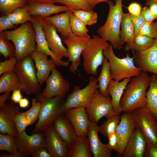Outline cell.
I'll list each match as a JSON object with an SVG mask.
<instances>
[{
  "instance_id": "7402d4cb",
  "label": "cell",
  "mask_w": 157,
  "mask_h": 157,
  "mask_svg": "<svg viewBox=\"0 0 157 157\" xmlns=\"http://www.w3.org/2000/svg\"><path fill=\"white\" fill-rule=\"evenodd\" d=\"M99 126L92 122L90 125L87 134L91 152L94 157H111L113 150L108 145L102 143L98 135Z\"/></svg>"
},
{
  "instance_id": "60d3db41",
  "label": "cell",
  "mask_w": 157,
  "mask_h": 157,
  "mask_svg": "<svg viewBox=\"0 0 157 157\" xmlns=\"http://www.w3.org/2000/svg\"><path fill=\"white\" fill-rule=\"evenodd\" d=\"M73 14L86 25H91L97 22V13L92 10L80 9L72 11Z\"/></svg>"
},
{
  "instance_id": "52a82bcc",
  "label": "cell",
  "mask_w": 157,
  "mask_h": 157,
  "mask_svg": "<svg viewBox=\"0 0 157 157\" xmlns=\"http://www.w3.org/2000/svg\"><path fill=\"white\" fill-rule=\"evenodd\" d=\"M16 73L22 85L21 91L28 95H37L42 90L38 82L31 55L17 61L15 66Z\"/></svg>"
},
{
  "instance_id": "7c38bea8",
  "label": "cell",
  "mask_w": 157,
  "mask_h": 157,
  "mask_svg": "<svg viewBox=\"0 0 157 157\" xmlns=\"http://www.w3.org/2000/svg\"><path fill=\"white\" fill-rule=\"evenodd\" d=\"M92 38L77 36L73 33L67 38L63 39L67 46L68 62H71L69 71L75 74L80 64L81 56Z\"/></svg>"
},
{
  "instance_id": "ffe728a7",
  "label": "cell",
  "mask_w": 157,
  "mask_h": 157,
  "mask_svg": "<svg viewBox=\"0 0 157 157\" xmlns=\"http://www.w3.org/2000/svg\"><path fill=\"white\" fill-rule=\"evenodd\" d=\"M34 20L32 22L36 33V50L50 56L56 65L67 67L69 65L68 62L64 61L57 57L49 48L43 30L41 18L38 16H33Z\"/></svg>"
},
{
  "instance_id": "ac0fdd59",
  "label": "cell",
  "mask_w": 157,
  "mask_h": 157,
  "mask_svg": "<svg viewBox=\"0 0 157 157\" xmlns=\"http://www.w3.org/2000/svg\"><path fill=\"white\" fill-rule=\"evenodd\" d=\"M46 148L52 157H67L69 147L52 125L44 131Z\"/></svg>"
},
{
  "instance_id": "f5cc1de1",
  "label": "cell",
  "mask_w": 157,
  "mask_h": 157,
  "mask_svg": "<svg viewBox=\"0 0 157 157\" xmlns=\"http://www.w3.org/2000/svg\"><path fill=\"white\" fill-rule=\"evenodd\" d=\"M33 157H52L47 149L42 147L35 151L32 155Z\"/></svg>"
},
{
  "instance_id": "db71d44e",
  "label": "cell",
  "mask_w": 157,
  "mask_h": 157,
  "mask_svg": "<svg viewBox=\"0 0 157 157\" xmlns=\"http://www.w3.org/2000/svg\"><path fill=\"white\" fill-rule=\"evenodd\" d=\"M146 5L157 19V0H147Z\"/></svg>"
},
{
  "instance_id": "836d02e7",
  "label": "cell",
  "mask_w": 157,
  "mask_h": 157,
  "mask_svg": "<svg viewBox=\"0 0 157 157\" xmlns=\"http://www.w3.org/2000/svg\"><path fill=\"white\" fill-rule=\"evenodd\" d=\"M120 120V116L118 113L107 118L104 122L99 126V132L107 137L110 135L116 132Z\"/></svg>"
},
{
  "instance_id": "e0dca14e",
  "label": "cell",
  "mask_w": 157,
  "mask_h": 157,
  "mask_svg": "<svg viewBox=\"0 0 157 157\" xmlns=\"http://www.w3.org/2000/svg\"><path fill=\"white\" fill-rule=\"evenodd\" d=\"M135 128L132 112H124L120 116L115 132L118 141L117 152L119 156L123 152Z\"/></svg>"
},
{
  "instance_id": "f6af8a7d",
  "label": "cell",
  "mask_w": 157,
  "mask_h": 157,
  "mask_svg": "<svg viewBox=\"0 0 157 157\" xmlns=\"http://www.w3.org/2000/svg\"><path fill=\"white\" fill-rule=\"evenodd\" d=\"M15 123L18 133L24 131L28 126L24 116V112H19L16 115Z\"/></svg>"
},
{
  "instance_id": "603a6c76",
  "label": "cell",
  "mask_w": 157,
  "mask_h": 157,
  "mask_svg": "<svg viewBox=\"0 0 157 157\" xmlns=\"http://www.w3.org/2000/svg\"><path fill=\"white\" fill-rule=\"evenodd\" d=\"M31 55L35 63L38 82L41 86L46 81L50 72L56 65L51 58L48 59L47 54L36 49Z\"/></svg>"
},
{
  "instance_id": "d4e9b609",
  "label": "cell",
  "mask_w": 157,
  "mask_h": 157,
  "mask_svg": "<svg viewBox=\"0 0 157 157\" xmlns=\"http://www.w3.org/2000/svg\"><path fill=\"white\" fill-rule=\"evenodd\" d=\"M28 4L31 15L43 18L70 10L69 8L65 5L58 6L55 5L54 3H40L33 0L29 1Z\"/></svg>"
},
{
  "instance_id": "d590c367",
  "label": "cell",
  "mask_w": 157,
  "mask_h": 157,
  "mask_svg": "<svg viewBox=\"0 0 157 157\" xmlns=\"http://www.w3.org/2000/svg\"><path fill=\"white\" fill-rule=\"evenodd\" d=\"M28 3L27 0H0V11L7 15L16 9L25 6Z\"/></svg>"
},
{
  "instance_id": "7dc6e473",
  "label": "cell",
  "mask_w": 157,
  "mask_h": 157,
  "mask_svg": "<svg viewBox=\"0 0 157 157\" xmlns=\"http://www.w3.org/2000/svg\"><path fill=\"white\" fill-rule=\"evenodd\" d=\"M15 25L13 24L7 15L2 16L0 17V32H3L8 29H15Z\"/></svg>"
},
{
  "instance_id": "6f0895ef",
  "label": "cell",
  "mask_w": 157,
  "mask_h": 157,
  "mask_svg": "<svg viewBox=\"0 0 157 157\" xmlns=\"http://www.w3.org/2000/svg\"><path fill=\"white\" fill-rule=\"evenodd\" d=\"M26 156L19 151L17 153L13 154H7L4 152L1 153L0 154L1 157H25Z\"/></svg>"
},
{
  "instance_id": "6da1fadb",
  "label": "cell",
  "mask_w": 157,
  "mask_h": 157,
  "mask_svg": "<svg viewBox=\"0 0 157 157\" xmlns=\"http://www.w3.org/2000/svg\"><path fill=\"white\" fill-rule=\"evenodd\" d=\"M149 78L147 73L142 72L130 79L121 99L122 112H132L136 109L146 106V94Z\"/></svg>"
},
{
  "instance_id": "bcb514c9",
  "label": "cell",
  "mask_w": 157,
  "mask_h": 157,
  "mask_svg": "<svg viewBox=\"0 0 157 157\" xmlns=\"http://www.w3.org/2000/svg\"><path fill=\"white\" fill-rule=\"evenodd\" d=\"M129 14L134 27L136 35L139 33L140 29L146 22L141 13L138 15H132Z\"/></svg>"
},
{
  "instance_id": "5b68a950",
  "label": "cell",
  "mask_w": 157,
  "mask_h": 157,
  "mask_svg": "<svg viewBox=\"0 0 157 157\" xmlns=\"http://www.w3.org/2000/svg\"><path fill=\"white\" fill-rule=\"evenodd\" d=\"M109 44L99 35L93 36L81 55L83 69L88 74L94 76L97 75L98 68L102 65L105 58L104 50Z\"/></svg>"
},
{
  "instance_id": "f1b7e54d",
  "label": "cell",
  "mask_w": 157,
  "mask_h": 157,
  "mask_svg": "<svg viewBox=\"0 0 157 157\" xmlns=\"http://www.w3.org/2000/svg\"><path fill=\"white\" fill-rule=\"evenodd\" d=\"M91 152L87 136H77L70 148L67 157H91Z\"/></svg>"
},
{
  "instance_id": "5bb4252c",
  "label": "cell",
  "mask_w": 157,
  "mask_h": 157,
  "mask_svg": "<svg viewBox=\"0 0 157 157\" xmlns=\"http://www.w3.org/2000/svg\"><path fill=\"white\" fill-rule=\"evenodd\" d=\"M134 61L142 72L151 73L157 76V38L146 50L134 53Z\"/></svg>"
},
{
  "instance_id": "f907efd6",
  "label": "cell",
  "mask_w": 157,
  "mask_h": 157,
  "mask_svg": "<svg viewBox=\"0 0 157 157\" xmlns=\"http://www.w3.org/2000/svg\"><path fill=\"white\" fill-rule=\"evenodd\" d=\"M141 14L146 22H152L154 20L156 19L155 16L147 6L142 8Z\"/></svg>"
},
{
  "instance_id": "7bdbcfd3",
  "label": "cell",
  "mask_w": 157,
  "mask_h": 157,
  "mask_svg": "<svg viewBox=\"0 0 157 157\" xmlns=\"http://www.w3.org/2000/svg\"><path fill=\"white\" fill-rule=\"evenodd\" d=\"M139 33L152 39H157V25L155 22H146L140 29Z\"/></svg>"
},
{
  "instance_id": "83f0119b",
  "label": "cell",
  "mask_w": 157,
  "mask_h": 157,
  "mask_svg": "<svg viewBox=\"0 0 157 157\" xmlns=\"http://www.w3.org/2000/svg\"><path fill=\"white\" fill-rule=\"evenodd\" d=\"M121 27L120 33L121 40L124 43H126L125 50L130 51L133 45L135 35L134 27L129 13H123Z\"/></svg>"
},
{
  "instance_id": "7a4b0ae2",
  "label": "cell",
  "mask_w": 157,
  "mask_h": 157,
  "mask_svg": "<svg viewBox=\"0 0 157 157\" xmlns=\"http://www.w3.org/2000/svg\"><path fill=\"white\" fill-rule=\"evenodd\" d=\"M123 0H115L114 4L111 1L108 3L109 11L104 24L98 29L99 35L106 41H109L113 48L121 49L124 43L120 39V33L123 12L122 9Z\"/></svg>"
},
{
  "instance_id": "4316f807",
  "label": "cell",
  "mask_w": 157,
  "mask_h": 157,
  "mask_svg": "<svg viewBox=\"0 0 157 157\" xmlns=\"http://www.w3.org/2000/svg\"><path fill=\"white\" fill-rule=\"evenodd\" d=\"M130 79L125 78L120 82L112 79L108 87L107 91L111 97L113 109L117 113L120 114L122 112L120 105L121 99Z\"/></svg>"
},
{
  "instance_id": "3957f363",
  "label": "cell",
  "mask_w": 157,
  "mask_h": 157,
  "mask_svg": "<svg viewBox=\"0 0 157 157\" xmlns=\"http://www.w3.org/2000/svg\"><path fill=\"white\" fill-rule=\"evenodd\" d=\"M3 32L14 44L15 48V57L17 61L31 55L36 50V33L31 22H27L17 28Z\"/></svg>"
},
{
  "instance_id": "1f68e13d",
  "label": "cell",
  "mask_w": 157,
  "mask_h": 157,
  "mask_svg": "<svg viewBox=\"0 0 157 157\" xmlns=\"http://www.w3.org/2000/svg\"><path fill=\"white\" fill-rule=\"evenodd\" d=\"M100 75L98 78L99 91L102 95L109 97L107 91L108 85L112 79L110 66L108 60L105 58Z\"/></svg>"
},
{
  "instance_id": "74e56055",
  "label": "cell",
  "mask_w": 157,
  "mask_h": 157,
  "mask_svg": "<svg viewBox=\"0 0 157 157\" xmlns=\"http://www.w3.org/2000/svg\"><path fill=\"white\" fill-rule=\"evenodd\" d=\"M155 40L139 33L135 36L134 44L131 51L140 52L145 50L152 46Z\"/></svg>"
},
{
  "instance_id": "ba28073f",
  "label": "cell",
  "mask_w": 157,
  "mask_h": 157,
  "mask_svg": "<svg viewBox=\"0 0 157 157\" xmlns=\"http://www.w3.org/2000/svg\"><path fill=\"white\" fill-rule=\"evenodd\" d=\"M98 89L97 78L90 76L88 83L85 87L81 89L78 86H76L72 92L67 96L63 105L64 112L74 108H85L90 103L95 92Z\"/></svg>"
},
{
  "instance_id": "e575fe53",
  "label": "cell",
  "mask_w": 157,
  "mask_h": 157,
  "mask_svg": "<svg viewBox=\"0 0 157 157\" xmlns=\"http://www.w3.org/2000/svg\"><path fill=\"white\" fill-rule=\"evenodd\" d=\"M16 137L9 134H0V150L5 151L10 154L19 151L16 141Z\"/></svg>"
},
{
  "instance_id": "4dcf8cb0",
  "label": "cell",
  "mask_w": 157,
  "mask_h": 157,
  "mask_svg": "<svg viewBox=\"0 0 157 157\" xmlns=\"http://www.w3.org/2000/svg\"><path fill=\"white\" fill-rule=\"evenodd\" d=\"M149 88L146 91V107L153 113L157 120V76L154 74L149 78Z\"/></svg>"
},
{
  "instance_id": "9c48e42d",
  "label": "cell",
  "mask_w": 157,
  "mask_h": 157,
  "mask_svg": "<svg viewBox=\"0 0 157 157\" xmlns=\"http://www.w3.org/2000/svg\"><path fill=\"white\" fill-rule=\"evenodd\" d=\"M132 113L135 128L141 131L147 141L157 143V120L153 113L146 106Z\"/></svg>"
},
{
  "instance_id": "e7e4bbea",
  "label": "cell",
  "mask_w": 157,
  "mask_h": 157,
  "mask_svg": "<svg viewBox=\"0 0 157 157\" xmlns=\"http://www.w3.org/2000/svg\"><path fill=\"white\" fill-rule=\"evenodd\" d=\"M28 1H29L30 0H27Z\"/></svg>"
},
{
  "instance_id": "277c9868",
  "label": "cell",
  "mask_w": 157,
  "mask_h": 157,
  "mask_svg": "<svg viewBox=\"0 0 157 157\" xmlns=\"http://www.w3.org/2000/svg\"><path fill=\"white\" fill-rule=\"evenodd\" d=\"M103 54L109 62L112 79L119 81L125 78H131L142 72L135 65L134 56L131 57L127 54L125 57L118 58L115 54L111 44H109L104 49Z\"/></svg>"
},
{
  "instance_id": "484cf974",
  "label": "cell",
  "mask_w": 157,
  "mask_h": 157,
  "mask_svg": "<svg viewBox=\"0 0 157 157\" xmlns=\"http://www.w3.org/2000/svg\"><path fill=\"white\" fill-rule=\"evenodd\" d=\"M72 12L69 10L63 13L43 19L56 28L63 39L67 38L72 33L70 25L71 15Z\"/></svg>"
},
{
  "instance_id": "30bf717a",
  "label": "cell",
  "mask_w": 157,
  "mask_h": 157,
  "mask_svg": "<svg viewBox=\"0 0 157 157\" xmlns=\"http://www.w3.org/2000/svg\"><path fill=\"white\" fill-rule=\"evenodd\" d=\"M51 72L46 81V85L42 92L36 95L35 99L38 101L58 96L65 97L69 91V83L64 78L60 71L55 67Z\"/></svg>"
},
{
  "instance_id": "9a60e30c",
  "label": "cell",
  "mask_w": 157,
  "mask_h": 157,
  "mask_svg": "<svg viewBox=\"0 0 157 157\" xmlns=\"http://www.w3.org/2000/svg\"><path fill=\"white\" fill-rule=\"evenodd\" d=\"M20 110V108L13 101L6 102L0 107V133L9 134L17 137L18 133L15 119L16 115Z\"/></svg>"
},
{
  "instance_id": "8992f818",
  "label": "cell",
  "mask_w": 157,
  "mask_h": 157,
  "mask_svg": "<svg viewBox=\"0 0 157 157\" xmlns=\"http://www.w3.org/2000/svg\"><path fill=\"white\" fill-rule=\"evenodd\" d=\"M65 97L58 96L40 101L41 102V110L32 133L44 132L52 125L55 120L63 113V106L65 100Z\"/></svg>"
},
{
  "instance_id": "be15d7a7",
  "label": "cell",
  "mask_w": 157,
  "mask_h": 157,
  "mask_svg": "<svg viewBox=\"0 0 157 157\" xmlns=\"http://www.w3.org/2000/svg\"><path fill=\"white\" fill-rule=\"evenodd\" d=\"M155 23L157 25V21H156V22H155Z\"/></svg>"
},
{
  "instance_id": "f546056e",
  "label": "cell",
  "mask_w": 157,
  "mask_h": 157,
  "mask_svg": "<svg viewBox=\"0 0 157 157\" xmlns=\"http://www.w3.org/2000/svg\"><path fill=\"white\" fill-rule=\"evenodd\" d=\"M22 85L14 71L4 73L0 78V93L10 92L20 89Z\"/></svg>"
},
{
  "instance_id": "c3c4849f",
  "label": "cell",
  "mask_w": 157,
  "mask_h": 157,
  "mask_svg": "<svg viewBox=\"0 0 157 157\" xmlns=\"http://www.w3.org/2000/svg\"><path fill=\"white\" fill-rule=\"evenodd\" d=\"M144 157H157V143H151L147 141Z\"/></svg>"
},
{
  "instance_id": "d6986e66",
  "label": "cell",
  "mask_w": 157,
  "mask_h": 157,
  "mask_svg": "<svg viewBox=\"0 0 157 157\" xmlns=\"http://www.w3.org/2000/svg\"><path fill=\"white\" fill-rule=\"evenodd\" d=\"M42 23L48 46L51 51L60 59H62L64 57L68 58L67 48L64 46L56 28L43 18Z\"/></svg>"
},
{
  "instance_id": "f35d334b",
  "label": "cell",
  "mask_w": 157,
  "mask_h": 157,
  "mask_svg": "<svg viewBox=\"0 0 157 157\" xmlns=\"http://www.w3.org/2000/svg\"><path fill=\"white\" fill-rule=\"evenodd\" d=\"M70 25L72 32L75 35L81 37H90L86 25L72 13Z\"/></svg>"
},
{
  "instance_id": "b9f144b4",
  "label": "cell",
  "mask_w": 157,
  "mask_h": 157,
  "mask_svg": "<svg viewBox=\"0 0 157 157\" xmlns=\"http://www.w3.org/2000/svg\"><path fill=\"white\" fill-rule=\"evenodd\" d=\"M55 3H62L68 6L72 11L80 9L93 10L90 5L86 0H55Z\"/></svg>"
},
{
  "instance_id": "cb8c5ba5",
  "label": "cell",
  "mask_w": 157,
  "mask_h": 157,
  "mask_svg": "<svg viewBox=\"0 0 157 157\" xmlns=\"http://www.w3.org/2000/svg\"><path fill=\"white\" fill-rule=\"evenodd\" d=\"M63 114L55 120L52 126L59 136L68 145L70 149L78 136L71 122Z\"/></svg>"
},
{
  "instance_id": "94428289",
  "label": "cell",
  "mask_w": 157,
  "mask_h": 157,
  "mask_svg": "<svg viewBox=\"0 0 157 157\" xmlns=\"http://www.w3.org/2000/svg\"><path fill=\"white\" fill-rule=\"evenodd\" d=\"M35 1L42 3H55V0H33Z\"/></svg>"
},
{
  "instance_id": "11a10c76",
  "label": "cell",
  "mask_w": 157,
  "mask_h": 157,
  "mask_svg": "<svg viewBox=\"0 0 157 157\" xmlns=\"http://www.w3.org/2000/svg\"><path fill=\"white\" fill-rule=\"evenodd\" d=\"M21 91V90L18 89L13 91L10 99L15 104L19 103L20 101L23 98Z\"/></svg>"
},
{
  "instance_id": "816d5d0a",
  "label": "cell",
  "mask_w": 157,
  "mask_h": 157,
  "mask_svg": "<svg viewBox=\"0 0 157 157\" xmlns=\"http://www.w3.org/2000/svg\"><path fill=\"white\" fill-rule=\"evenodd\" d=\"M108 142L107 144L113 150L117 151L118 147V141L116 132L110 135L107 137Z\"/></svg>"
},
{
  "instance_id": "91938a15",
  "label": "cell",
  "mask_w": 157,
  "mask_h": 157,
  "mask_svg": "<svg viewBox=\"0 0 157 157\" xmlns=\"http://www.w3.org/2000/svg\"><path fill=\"white\" fill-rule=\"evenodd\" d=\"M90 5L93 9L95 6L99 3L97 0H86Z\"/></svg>"
},
{
  "instance_id": "8fae6325",
  "label": "cell",
  "mask_w": 157,
  "mask_h": 157,
  "mask_svg": "<svg viewBox=\"0 0 157 157\" xmlns=\"http://www.w3.org/2000/svg\"><path fill=\"white\" fill-rule=\"evenodd\" d=\"M85 109L91 122L97 124L103 117L107 119L117 113L113 109L111 99L101 94L98 90Z\"/></svg>"
},
{
  "instance_id": "9f6ffc18",
  "label": "cell",
  "mask_w": 157,
  "mask_h": 157,
  "mask_svg": "<svg viewBox=\"0 0 157 157\" xmlns=\"http://www.w3.org/2000/svg\"><path fill=\"white\" fill-rule=\"evenodd\" d=\"M10 92H6L0 96V107L3 105L6 101L10 98Z\"/></svg>"
},
{
  "instance_id": "ee69618b",
  "label": "cell",
  "mask_w": 157,
  "mask_h": 157,
  "mask_svg": "<svg viewBox=\"0 0 157 157\" xmlns=\"http://www.w3.org/2000/svg\"><path fill=\"white\" fill-rule=\"evenodd\" d=\"M17 61L15 57H11L8 60L0 62V75L15 70V66Z\"/></svg>"
},
{
  "instance_id": "03108f58",
  "label": "cell",
  "mask_w": 157,
  "mask_h": 157,
  "mask_svg": "<svg viewBox=\"0 0 157 157\" xmlns=\"http://www.w3.org/2000/svg\"></svg>"
},
{
  "instance_id": "2e32d148",
  "label": "cell",
  "mask_w": 157,
  "mask_h": 157,
  "mask_svg": "<svg viewBox=\"0 0 157 157\" xmlns=\"http://www.w3.org/2000/svg\"><path fill=\"white\" fill-rule=\"evenodd\" d=\"M63 114L71 122L78 136H87L89 126L92 122L85 108L83 107L69 109Z\"/></svg>"
},
{
  "instance_id": "44dd1931",
  "label": "cell",
  "mask_w": 157,
  "mask_h": 157,
  "mask_svg": "<svg viewBox=\"0 0 157 157\" xmlns=\"http://www.w3.org/2000/svg\"><path fill=\"white\" fill-rule=\"evenodd\" d=\"M147 144L146 139L141 131L135 128L124 149L122 157H144Z\"/></svg>"
},
{
  "instance_id": "680465c9",
  "label": "cell",
  "mask_w": 157,
  "mask_h": 157,
  "mask_svg": "<svg viewBox=\"0 0 157 157\" xmlns=\"http://www.w3.org/2000/svg\"><path fill=\"white\" fill-rule=\"evenodd\" d=\"M29 103V100L27 98L23 97L19 102V106L21 108H25L28 106Z\"/></svg>"
},
{
  "instance_id": "d6a6232c",
  "label": "cell",
  "mask_w": 157,
  "mask_h": 157,
  "mask_svg": "<svg viewBox=\"0 0 157 157\" xmlns=\"http://www.w3.org/2000/svg\"><path fill=\"white\" fill-rule=\"evenodd\" d=\"M28 3L25 6L18 8L7 15L8 17L15 25L22 24L28 22H32L34 17L30 15Z\"/></svg>"
},
{
  "instance_id": "ab89813d",
  "label": "cell",
  "mask_w": 157,
  "mask_h": 157,
  "mask_svg": "<svg viewBox=\"0 0 157 157\" xmlns=\"http://www.w3.org/2000/svg\"><path fill=\"white\" fill-rule=\"evenodd\" d=\"M41 107V102L35 98L32 99L31 107L24 112V116L29 125H32L38 119Z\"/></svg>"
},
{
  "instance_id": "4fadbf2b",
  "label": "cell",
  "mask_w": 157,
  "mask_h": 157,
  "mask_svg": "<svg viewBox=\"0 0 157 157\" xmlns=\"http://www.w3.org/2000/svg\"><path fill=\"white\" fill-rule=\"evenodd\" d=\"M27 134L25 131L18 134L15 141L18 150L26 156H31L37 150L42 147L46 148L44 132Z\"/></svg>"
},
{
  "instance_id": "681fc988",
  "label": "cell",
  "mask_w": 157,
  "mask_h": 157,
  "mask_svg": "<svg viewBox=\"0 0 157 157\" xmlns=\"http://www.w3.org/2000/svg\"><path fill=\"white\" fill-rule=\"evenodd\" d=\"M127 9L130 14L134 15H138L141 13L142 8L140 4L133 2L130 4L127 7Z\"/></svg>"
},
{
  "instance_id": "8d00e7d4",
  "label": "cell",
  "mask_w": 157,
  "mask_h": 157,
  "mask_svg": "<svg viewBox=\"0 0 157 157\" xmlns=\"http://www.w3.org/2000/svg\"><path fill=\"white\" fill-rule=\"evenodd\" d=\"M0 53L6 59L15 57V54L14 44L8 39L3 32H0Z\"/></svg>"
},
{
  "instance_id": "6125c7cd",
  "label": "cell",
  "mask_w": 157,
  "mask_h": 157,
  "mask_svg": "<svg viewBox=\"0 0 157 157\" xmlns=\"http://www.w3.org/2000/svg\"><path fill=\"white\" fill-rule=\"evenodd\" d=\"M99 3L101 2H108L110 0H97Z\"/></svg>"
}]
</instances>
